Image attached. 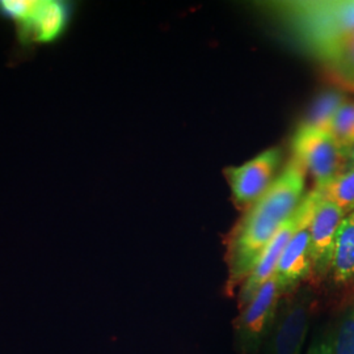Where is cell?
Segmentation results:
<instances>
[{
    "label": "cell",
    "mask_w": 354,
    "mask_h": 354,
    "mask_svg": "<svg viewBox=\"0 0 354 354\" xmlns=\"http://www.w3.org/2000/svg\"><path fill=\"white\" fill-rule=\"evenodd\" d=\"M306 171L291 159L266 193L251 205L228 248L230 283L250 276L266 245L286 223L304 197Z\"/></svg>",
    "instance_id": "obj_1"
},
{
    "label": "cell",
    "mask_w": 354,
    "mask_h": 354,
    "mask_svg": "<svg viewBox=\"0 0 354 354\" xmlns=\"http://www.w3.org/2000/svg\"><path fill=\"white\" fill-rule=\"evenodd\" d=\"M344 102V96L337 91H327L322 93L311 105L304 122V125L328 130L332 118L342 108Z\"/></svg>",
    "instance_id": "obj_14"
},
{
    "label": "cell",
    "mask_w": 354,
    "mask_h": 354,
    "mask_svg": "<svg viewBox=\"0 0 354 354\" xmlns=\"http://www.w3.org/2000/svg\"><path fill=\"white\" fill-rule=\"evenodd\" d=\"M322 200H323V194L317 188L304 196L301 203L298 205L297 210L281 227L279 232L276 234V236L266 245L264 252L261 253L252 272L244 281L241 294H239L241 304L245 306L248 304L252 299L253 295L256 294V291L259 290L272 276H274L279 259L285 251L288 243L290 241L291 236L304 221L315 215L317 206L322 203Z\"/></svg>",
    "instance_id": "obj_5"
},
{
    "label": "cell",
    "mask_w": 354,
    "mask_h": 354,
    "mask_svg": "<svg viewBox=\"0 0 354 354\" xmlns=\"http://www.w3.org/2000/svg\"><path fill=\"white\" fill-rule=\"evenodd\" d=\"M346 214L336 203L323 197L310 225L311 261L319 273L330 269L333 245L342 219Z\"/></svg>",
    "instance_id": "obj_8"
},
{
    "label": "cell",
    "mask_w": 354,
    "mask_h": 354,
    "mask_svg": "<svg viewBox=\"0 0 354 354\" xmlns=\"http://www.w3.org/2000/svg\"><path fill=\"white\" fill-rule=\"evenodd\" d=\"M282 294L283 291L276 276H272L244 306L238 320V332L244 348L254 349L270 332L279 313Z\"/></svg>",
    "instance_id": "obj_7"
},
{
    "label": "cell",
    "mask_w": 354,
    "mask_h": 354,
    "mask_svg": "<svg viewBox=\"0 0 354 354\" xmlns=\"http://www.w3.org/2000/svg\"><path fill=\"white\" fill-rule=\"evenodd\" d=\"M77 3L71 0H0V20L13 26L24 49L57 44L74 24Z\"/></svg>",
    "instance_id": "obj_3"
},
{
    "label": "cell",
    "mask_w": 354,
    "mask_h": 354,
    "mask_svg": "<svg viewBox=\"0 0 354 354\" xmlns=\"http://www.w3.org/2000/svg\"><path fill=\"white\" fill-rule=\"evenodd\" d=\"M281 163V150L273 147L239 167H230L226 176L235 203H256L274 183L276 171Z\"/></svg>",
    "instance_id": "obj_6"
},
{
    "label": "cell",
    "mask_w": 354,
    "mask_h": 354,
    "mask_svg": "<svg viewBox=\"0 0 354 354\" xmlns=\"http://www.w3.org/2000/svg\"><path fill=\"white\" fill-rule=\"evenodd\" d=\"M345 86H346L348 88L353 89L354 91V77L353 79H351L349 82H346V83H345Z\"/></svg>",
    "instance_id": "obj_18"
},
{
    "label": "cell",
    "mask_w": 354,
    "mask_h": 354,
    "mask_svg": "<svg viewBox=\"0 0 354 354\" xmlns=\"http://www.w3.org/2000/svg\"><path fill=\"white\" fill-rule=\"evenodd\" d=\"M330 270L339 283L354 277V210L342 219L337 231Z\"/></svg>",
    "instance_id": "obj_11"
},
{
    "label": "cell",
    "mask_w": 354,
    "mask_h": 354,
    "mask_svg": "<svg viewBox=\"0 0 354 354\" xmlns=\"http://www.w3.org/2000/svg\"><path fill=\"white\" fill-rule=\"evenodd\" d=\"M332 348L333 354H354V308L342 317Z\"/></svg>",
    "instance_id": "obj_16"
},
{
    "label": "cell",
    "mask_w": 354,
    "mask_h": 354,
    "mask_svg": "<svg viewBox=\"0 0 354 354\" xmlns=\"http://www.w3.org/2000/svg\"><path fill=\"white\" fill-rule=\"evenodd\" d=\"M291 147L294 159L313 176L317 189H324L342 174L346 147L327 130L302 124L294 134Z\"/></svg>",
    "instance_id": "obj_4"
},
{
    "label": "cell",
    "mask_w": 354,
    "mask_h": 354,
    "mask_svg": "<svg viewBox=\"0 0 354 354\" xmlns=\"http://www.w3.org/2000/svg\"><path fill=\"white\" fill-rule=\"evenodd\" d=\"M313 218L304 221L297 228L279 259L274 276L283 292L292 290L301 281H304L310 274L313 269L310 235V225L313 222Z\"/></svg>",
    "instance_id": "obj_9"
},
{
    "label": "cell",
    "mask_w": 354,
    "mask_h": 354,
    "mask_svg": "<svg viewBox=\"0 0 354 354\" xmlns=\"http://www.w3.org/2000/svg\"><path fill=\"white\" fill-rule=\"evenodd\" d=\"M323 197L336 203L345 214L354 210V165L335 177L324 189Z\"/></svg>",
    "instance_id": "obj_13"
},
{
    "label": "cell",
    "mask_w": 354,
    "mask_h": 354,
    "mask_svg": "<svg viewBox=\"0 0 354 354\" xmlns=\"http://www.w3.org/2000/svg\"><path fill=\"white\" fill-rule=\"evenodd\" d=\"M308 315L310 311L304 304H292L279 308L270 329L269 354H302L310 323Z\"/></svg>",
    "instance_id": "obj_10"
},
{
    "label": "cell",
    "mask_w": 354,
    "mask_h": 354,
    "mask_svg": "<svg viewBox=\"0 0 354 354\" xmlns=\"http://www.w3.org/2000/svg\"><path fill=\"white\" fill-rule=\"evenodd\" d=\"M307 354H333V348H332V342H320L314 344L308 353Z\"/></svg>",
    "instance_id": "obj_17"
},
{
    "label": "cell",
    "mask_w": 354,
    "mask_h": 354,
    "mask_svg": "<svg viewBox=\"0 0 354 354\" xmlns=\"http://www.w3.org/2000/svg\"><path fill=\"white\" fill-rule=\"evenodd\" d=\"M317 59L328 67L344 83L354 77V35L344 39Z\"/></svg>",
    "instance_id": "obj_12"
},
{
    "label": "cell",
    "mask_w": 354,
    "mask_h": 354,
    "mask_svg": "<svg viewBox=\"0 0 354 354\" xmlns=\"http://www.w3.org/2000/svg\"><path fill=\"white\" fill-rule=\"evenodd\" d=\"M274 8L294 36L317 58L354 35V0L286 1Z\"/></svg>",
    "instance_id": "obj_2"
},
{
    "label": "cell",
    "mask_w": 354,
    "mask_h": 354,
    "mask_svg": "<svg viewBox=\"0 0 354 354\" xmlns=\"http://www.w3.org/2000/svg\"><path fill=\"white\" fill-rule=\"evenodd\" d=\"M342 147L354 146V102H344L329 124L328 130Z\"/></svg>",
    "instance_id": "obj_15"
}]
</instances>
